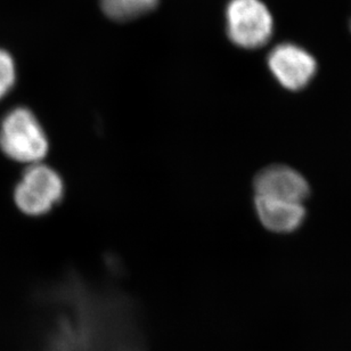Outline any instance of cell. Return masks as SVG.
Instances as JSON below:
<instances>
[{
    "instance_id": "cell-9",
    "label": "cell",
    "mask_w": 351,
    "mask_h": 351,
    "mask_svg": "<svg viewBox=\"0 0 351 351\" xmlns=\"http://www.w3.org/2000/svg\"><path fill=\"white\" fill-rule=\"evenodd\" d=\"M350 27H351V24H350Z\"/></svg>"
},
{
    "instance_id": "cell-5",
    "label": "cell",
    "mask_w": 351,
    "mask_h": 351,
    "mask_svg": "<svg viewBox=\"0 0 351 351\" xmlns=\"http://www.w3.org/2000/svg\"><path fill=\"white\" fill-rule=\"evenodd\" d=\"M254 196L302 203L311 193L304 176L287 166L267 167L254 178Z\"/></svg>"
},
{
    "instance_id": "cell-3",
    "label": "cell",
    "mask_w": 351,
    "mask_h": 351,
    "mask_svg": "<svg viewBox=\"0 0 351 351\" xmlns=\"http://www.w3.org/2000/svg\"><path fill=\"white\" fill-rule=\"evenodd\" d=\"M226 22L230 41L244 49L261 48L273 37V15L261 0H232Z\"/></svg>"
},
{
    "instance_id": "cell-1",
    "label": "cell",
    "mask_w": 351,
    "mask_h": 351,
    "mask_svg": "<svg viewBox=\"0 0 351 351\" xmlns=\"http://www.w3.org/2000/svg\"><path fill=\"white\" fill-rule=\"evenodd\" d=\"M44 125L30 108L17 106L0 122V149L8 159L27 166L44 162L49 152Z\"/></svg>"
},
{
    "instance_id": "cell-6",
    "label": "cell",
    "mask_w": 351,
    "mask_h": 351,
    "mask_svg": "<svg viewBox=\"0 0 351 351\" xmlns=\"http://www.w3.org/2000/svg\"><path fill=\"white\" fill-rule=\"evenodd\" d=\"M256 213L261 223L274 233H291L304 223L306 210L302 203L254 196Z\"/></svg>"
},
{
    "instance_id": "cell-2",
    "label": "cell",
    "mask_w": 351,
    "mask_h": 351,
    "mask_svg": "<svg viewBox=\"0 0 351 351\" xmlns=\"http://www.w3.org/2000/svg\"><path fill=\"white\" fill-rule=\"evenodd\" d=\"M65 182L61 173L44 162L27 166L14 189V202L29 217L46 216L62 203Z\"/></svg>"
},
{
    "instance_id": "cell-4",
    "label": "cell",
    "mask_w": 351,
    "mask_h": 351,
    "mask_svg": "<svg viewBox=\"0 0 351 351\" xmlns=\"http://www.w3.org/2000/svg\"><path fill=\"white\" fill-rule=\"evenodd\" d=\"M267 63L277 82L291 91L307 87L317 71L314 56L294 44L276 46L268 55Z\"/></svg>"
},
{
    "instance_id": "cell-7",
    "label": "cell",
    "mask_w": 351,
    "mask_h": 351,
    "mask_svg": "<svg viewBox=\"0 0 351 351\" xmlns=\"http://www.w3.org/2000/svg\"><path fill=\"white\" fill-rule=\"evenodd\" d=\"M101 10L110 20L128 22L156 10L159 0H99Z\"/></svg>"
},
{
    "instance_id": "cell-8",
    "label": "cell",
    "mask_w": 351,
    "mask_h": 351,
    "mask_svg": "<svg viewBox=\"0 0 351 351\" xmlns=\"http://www.w3.org/2000/svg\"><path fill=\"white\" fill-rule=\"evenodd\" d=\"M16 82V65L8 51L0 48V101L10 94Z\"/></svg>"
}]
</instances>
